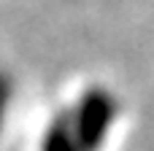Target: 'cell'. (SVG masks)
Masks as SVG:
<instances>
[{
    "label": "cell",
    "instance_id": "1",
    "mask_svg": "<svg viewBox=\"0 0 154 151\" xmlns=\"http://www.w3.org/2000/svg\"><path fill=\"white\" fill-rule=\"evenodd\" d=\"M114 97L103 89H92L84 95V100L79 103L76 111V122H73V138L79 143V151H95L103 138L108 124L114 122Z\"/></svg>",
    "mask_w": 154,
    "mask_h": 151
},
{
    "label": "cell",
    "instance_id": "2",
    "mask_svg": "<svg viewBox=\"0 0 154 151\" xmlns=\"http://www.w3.org/2000/svg\"><path fill=\"white\" fill-rule=\"evenodd\" d=\"M43 151H79V143H76L68 122L60 119L51 124V130L46 132V140H43Z\"/></svg>",
    "mask_w": 154,
    "mask_h": 151
},
{
    "label": "cell",
    "instance_id": "3",
    "mask_svg": "<svg viewBox=\"0 0 154 151\" xmlns=\"http://www.w3.org/2000/svg\"><path fill=\"white\" fill-rule=\"evenodd\" d=\"M8 95H11V81H8V76H3V73H0V122H3V116H5Z\"/></svg>",
    "mask_w": 154,
    "mask_h": 151
}]
</instances>
